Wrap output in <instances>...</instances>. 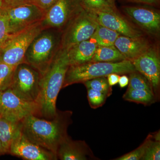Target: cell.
I'll list each match as a JSON object with an SVG mask.
<instances>
[{"label": "cell", "mask_w": 160, "mask_h": 160, "mask_svg": "<svg viewBox=\"0 0 160 160\" xmlns=\"http://www.w3.org/2000/svg\"><path fill=\"white\" fill-rule=\"evenodd\" d=\"M72 111L58 110L51 119L30 115L21 121L22 133L32 142L56 155L60 143L69 135L67 129L72 123Z\"/></svg>", "instance_id": "1"}, {"label": "cell", "mask_w": 160, "mask_h": 160, "mask_svg": "<svg viewBox=\"0 0 160 160\" xmlns=\"http://www.w3.org/2000/svg\"><path fill=\"white\" fill-rule=\"evenodd\" d=\"M69 65L67 49L61 48L46 71L42 74L36 102L37 116L51 119L57 113L56 102Z\"/></svg>", "instance_id": "2"}, {"label": "cell", "mask_w": 160, "mask_h": 160, "mask_svg": "<svg viewBox=\"0 0 160 160\" xmlns=\"http://www.w3.org/2000/svg\"><path fill=\"white\" fill-rule=\"evenodd\" d=\"M62 31L54 28L43 29L32 41L26 51L25 63L41 75L49 68L61 48Z\"/></svg>", "instance_id": "3"}, {"label": "cell", "mask_w": 160, "mask_h": 160, "mask_svg": "<svg viewBox=\"0 0 160 160\" xmlns=\"http://www.w3.org/2000/svg\"><path fill=\"white\" fill-rule=\"evenodd\" d=\"M135 71L132 62L128 60L114 62H91L78 66H69L62 88L76 83H83L95 78L106 77L112 73L123 74Z\"/></svg>", "instance_id": "4"}, {"label": "cell", "mask_w": 160, "mask_h": 160, "mask_svg": "<svg viewBox=\"0 0 160 160\" xmlns=\"http://www.w3.org/2000/svg\"><path fill=\"white\" fill-rule=\"evenodd\" d=\"M42 22L11 35L0 46V61L12 67L25 62V54L32 41L43 29Z\"/></svg>", "instance_id": "5"}, {"label": "cell", "mask_w": 160, "mask_h": 160, "mask_svg": "<svg viewBox=\"0 0 160 160\" xmlns=\"http://www.w3.org/2000/svg\"><path fill=\"white\" fill-rule=\"evenodd\" d=\"M98 24L95 13L83 9L62 31L61 48L68 49L75 44L89 40Z\"/></svg>", "instance_id": "6"}, {"label": "cell", "mask_w": 160, "mask_h": 160, "mask_svg": "<svg viewBox=\"0 0 160 160\" xmlns=\"http://www.w3.org/2000/svg\"><path fill=\"white\" fill-rule=\"evenodd\" d=\"M41 73L24 62L15 69L9 88L23 99L36 103L40 91Z\"/></svg>", "instance_id": "7"}, {"label": "cell", "mask_w": 160, "mask_h": 160, "mask_svg": "<svg viewBox=\"0 0 160 160\" xmlns=\"http://www.w3.org/2000/svg\"><path fill=\"white\" fill-rule=\"evenodd\" d=\"M37 104L23 99L10 88L0 91V117L21 122L30 115L37 116Z\"/></svg>", "instance_id": "8"}, {"label": "cell", "mask_w": 160, "mask_h": 160, "mask_svg": "<svg viewBox=\"0 0 160 160\" xmlns=\"http://www.w3.org/2000/svg\"><path fill=\"white\" fill-rule=\"evenodd\" d=\"M2 9L8 19L10 35L16 34L42 22L46 13V12L32 3Z\"/></svg>", "instance_id": "9"}, {"label": "cell", "mask_w": 160, "mask_h": 160, "mask_svg": "<svg viewBox=\"0 0 160 160\" xmlns=\"http://www.w3.org/2000/svg\"><path fill=\"white\" fill-rule=\"evenodd\" d=\"M83 9L82 0H57L46 11L42 25L45 29L54 28L62 31Z\"/></svg>", "instance_id": "10"}, {"label": "cell", "mask_w": 160, "mask_h": 160, "mask_svg": "<svg viewBox=\"0 0 160 160\" xmlns=\"http://www.w3.org/2000/svg\"><path fill=\"white\" fill-rule=\"evenodd\" d=\"M136 71L142 74L151 84L157 101L160 98V58L158 49L150 46L138 57L132 61Z\"/></svg>", "instance_id": "11"}, {"label": "cell", "mask_w": 160, "mask_h": 160, "mask_svg": "<svg viewBox=\"0 0 160 160\" xmlns=\"http://www.w3.org/2000/svg\"><path fill=\"white\" fill-rule=\"evenodd\" d=\"M8 153L26 160H57L56 155L28 139L21 133L14 140Z\"/></svg>", "instance_id": "12"}, {"label": "cell", "mask_w": 160, "mask_h": 160, "mask_svg": "<svg viewBox=\"0 0 160 160\" xmlns=\"http://www.w3.org/2000/svg\"><path fill=\"white\" fill-rule=\"evenodd\" d=\"M58 160H97L89 146L84 141L74 140L68 135L58 147Z\"/></svg>", "instance_id": "13"}, {"label": "cell", "mask_w": 160, "mask_h": 160, "mask_svg": "<svg viewBox=\"0 0 160 160\" xmlns=\"http://www.w3.org/2000/svg\"><path fill=\"white\" fill-rule=\"evenodd\" d=\"M124 12L146 32L158 34L160 30V15L157 12L142 7L126 6Z\"/></svg>", "instance_id": "14"}, {"label": "cell", "mask_w": 160, "mask_h": 160, "mask_svg": "<svg viewBox=\"0 0 160 160\" xmlns=\"http://www.w3.org/2000/svg\"><path fill=\"white\" fill-rule=\"evenodd\" d=\"M98 24L130 38L142 37L141 32L130 25L116 11L99 12L95 13Z\"/></svg>", "instance_id": "15"}, {"label": "cell", "mask_w": 160, "mask_h": 160, "mask_svg": "<svg viewBox=\"0 0 160 160\" xmlns=\"http://www.w3.org/2000/svg\"><path fill=\"white\" fill-rule=\"evenodd\" d=\"M114 46L126 60L132 62L146 52L151 46L143 37L130 38L120 35L116 40Z\"/></svg>", "instance_id": "16"}, {"label": "cell", "mask_w": 160, "mask_h": 160, "mask_svg": "<svg viewBox=\"0 0 160 160\" xmlns=\"http://www.w3.org/2000/svg\"><path fill=\"white\" fill-rule=\"evenodd\" d=\"M98 45L91 39L75 44L67 49L70 66L91 62Z\"/></svg>", "instance_id": "17"}, {"label": "cell", "mask_w": 160, "mask_h": 160, "mask_svg": "<svg viewBox=\"0 0 160 160\" xmlns=\"http://www.w3.org/2000/svg\"><path fill=\"white\" fill-rule=\"evenodd\" d=\"M21 133V122H13L0 117V141L6 153H8L12 143Z\"/></svg>", "instance_id": "18"}, {"label": "cell", "mask_w": 160, "mask_h": 160, "mask_svg": "<svg viewBox=\"0 0 160 160\" xmlns=\"http://www.w3.org/2000/svg\"><path fill=\"white\" fill-rule=\"evenodd\" d=\"M126 60L114 46H98L91 62H114Z\"/></svg>", "instance_id": "19"}, {"label": "cell", "mask_w": 160, "mask_h": 160, "mask_svg": "<svg viewBox=\"0 0 160 160\" xmlns=\"http://www.w3.org/2000/svg\"><path fill=\"white\" fill-rule=\"evenodd\" d=\"M120 35L114 30L98 24L94 33L89 39L92 40L98 46H114L116 40Z\"/></svg>", "instance_id": "20"}, {"label": "cell", "mask_w": 160, "mask_h": 160, "mask_svg": "<svg viewBox=\"0 0 160 160\" xmlns=\"http://www.w3.org/2000/svg\"><path fill=\"white\" fill-rule=\"evenodd\" d=\"M126 101L149 106L153 104L157 100L154 94L147 90L140 89H127L123 96Z\"/></svg>", "instance_id": "21"}, {"label": "cell", "mask_w": 160, "mask_h": 160, "mask_svg": "<svg viewBox=\"0 0 160 160\" xmlns=\"http://www.w3.org/2000/svg\"><path fill=\"white\" fill-rule=\"evenodd\" d=\"M129 74L128 89L145 90L153 93L151 84L142 74L137 71L132 72Z\"/></svg>", "instance_id": "22"}, {"label": "cell", "mask_w": 160, "mask_h": 160, "mask_svg": "<svg viewBox=\"0 0 160 160\" xmlns=\"http://www.w3.org/2000/svg\"><path fill=\"white\" fill-rule=\"evenodd\" d=\"M82 4L83 9L94 13L116 10L106 0H82Z\"/></svg>", "instance_id": "23"}, {"label": "cell", "mask_w": 160, "mask_h": 160, "mask_svg": "<svg viewBox=\"0 0 160 160\" xmlns=\"http://www.w3.org/2000/svg\"><path fill=\"white\" fill-rule=\"evenodd\" d=\"M83 84L86 89H93L101 92L108 97L112 94V88L109 86L107 78L105 77L92 79L84 82Z\"/></svg>", "instance_id": "24"}, {"label": "cell", "mask_w": 160, "mask_h": 160, "mask_svg": "<svg viewBox=\"0 0 160 160\" xmlns=\"http://www.w3.org/2000/svg\"><path fill=\"white\" fill-rule=\"evenodd\" d=\"M15 67L0 61V91L10 87Z\"/></svg>", "instance_id": "25"}, {"label": "cell", "mask_w": 160, "mask_h": 160, "mask_svg": "<svg viewBox=\"0 0 160 160\" xmlns=\"http://www.w3.org/2000/svg\"><path fill=\"white\" fill-rule=\"evenodd\" d=\"M151 140L149 134L146 138L142 144L140 145L137 149L129 153L124 154L120 157L114 159L115 160H142L145 154L146 148L149 144V141Z\"/></svg>", "instance_id": "26"}, {"label": "cell", "mask_w": 160, "mask_h": 160, "mask_svg": "<svg viewBox=\"0 0 160 160\" xmlns=\"http://www.w3.org/2000/svg\"><path fill=\"white\" fill-rule=\"evenodd\" d=\"M87 98L89 106L92 109H96L106 102L108 97L101 92L91 89H87Z\"/></svg>", "instance_id": "27"}, {"label": "cell", "mask_w": 160, "mask_h": 160, "mask_svg": "<svg viewBox=\"0 0 160 160\" xmlns=\"http://www.w3.org/2000/svg\"><path fill=\"white\" fill-rule=\"evenodd\" d=\"M160 160V142L151 138L141 160Z\"/></svg>", "instance_id": "28"}, {"label": "cell", "mask_w": 160, "mask_h": 160, "mask_svg": "<svg viewBox=\"0 0 160 160\" xmlns=\"http://www.w3.org/2000/svg\"><path fill=\"white\" fill-rule=\"evenodd\" d=\"M10 35L9 33L8 19L2 9L0 11V46L6 42Z\"/></svg>", "instance_id": "29"}, {"label": "cell", "mask_w": 160, "mask_h": 160, "mask_svg": "<svg viewBox=\"0 0 160 160\" xmlns=\"http://www.w3.org/2000/svg\"><path fill=\"white\" fill-rule=\"evenodd\" d=\"M57 1V0H32V3L46 12Z\"/></svg>", "instance_id": "30"}, {"label": "cell", "mask_w": 160, "mask_h": 160, "mask_svg": "<svg viewBox=\"0 0 160 160\" xmlns=\"http://www.w3.org/2000/svg\"><path fill=\"white\" fill-rule=\"evenodd\" d=\"M32 0H3V8L14 7L32 3Z\"/></svg>", "instance_id": "31"}, {"label": "cell", "mask_w": 160, "mask_h": 160, "mask_svg": "<svg viewBox=\"0 0 160 160\" xmlns=\"http://www.w3.org/2000/svg\"><path fill=\"white\" fill-rule=\"evenodd\" d=\"M106 77L109 86L112 87L118 83L120 75L117 73H112L108 75Z\"/></svg>", "instance_id": "32"}, {"label": "cell", "mask_w": 160, "mask_h": 160, "mask_svg": "<svg viewBox=\"0 0 160 160\" xmlns=\"http://www.w3.org/2000/svg\"><path fill=\"white\" fill-rule=\"evenodd\" d=\"M129 78L126 75L120 76L118 84L121 88H124L129 85Z\"/></svg>", "instance_id": "33"}, {"label": "cell", "mask_w": 160, "mask_h": 160, "mask_svg": "<svg viewBox=\"0 0 160 160\" xmlns=\"http://www.w3.org/2000/svg\"><path fill=\"white\" fill-rule=\"evenodd\" d=\"M134 2L143 3L149 5H155L157 3L158 0H129Z\"/></svg>", "instance_id": "34"}, {"label": "cell", "mask_w": 160, "mask_h": 160, "mask_svg": "<svg viewBox=\"0 0 160 160\" xmlns=\"http://www.w3.org/2000/svg\"><path fill=\"white\" fill-rule=\"evenodd\" d=\"M149 135L151 137V138L152 140H154V141L160 142V130L156 132H154V133H152L151 134H149Z\"/></svg>", "instance_id": "35"}, {"label": "cell", "mask_w": 160, "mask_h": 160, "mask_svg": "<svg viewBox=\"0 0 160 160\" xmlns=\"http://www.w3.org/2000/svg\"><path fill=\"white\" fill-rule=\"evenodd\" d=\"M6 154L5 150L3 149L2 145V143L0 141V155Z\"/></svg>", "instance_id": "36"}, {"label": "cell", "mask_w": 160, "mask_h": 160, "mask_svg": "<svg viewBox=\"0 0 160 160\" xmlns=\"http://www.w3.org/2000/svg\"><path fill=\"white\" fill-rule=\"evenodd\" d=\"M106 1H107L112 6L116 8L115 6V0H106Z\"/></svg>", "instance_id": "37"}, {"label": "cell", "mask_w": 160, "mask_h": 160, "mask_svg": "<svg viewBox=\"0 0 160 160\" xmlns=\"http://www.w3.org/2000/svg\"><path fill=\"white\" fill-rule=\"evenodd\" d=\"M3 0H0V11H2L3 8Z\"/></svg>", "instance_id": "38"}]
</instances>
